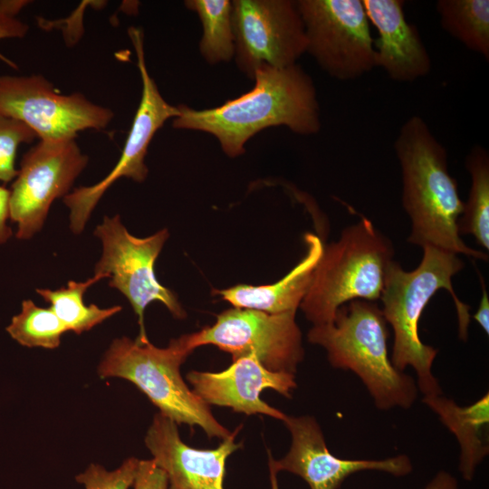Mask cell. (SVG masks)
<instances>
[{"instance_id":"obj_1","label":"cell","mask_w":489,"mask_h":489,"mask_svg":"<svg viewBox=\"0 0 489 489\" xmlns=\"http://www.w3.org/2000/svg\"><path fill=\"white\" fill-rule=\"evenodd\" d=\"M249 91L224 104L195 110L178 104L172 126L206 132L218 140L227 157H239L259 131L285 126L298 135L317 134L321 127L320 105L312 77L299 65L263 66L254 75Z\"/></svg>"},{"instance_id":"obj_2","label":"cell","mask_w":489,"mask_h":489,"mask_svg":"<svg viewBox=\"0 0 489 489\" xmlns=\"http://www.w3.org/2000/svg\"><path fill=\"white\" fill-rule=\"evenodd\" d=\"M394 149L402 173V206L411 221L408 242L487 261L458 233L464 202L457 181L449 173L446 148L423 118L413 115L403 123Z\"/></svg>"},{"instance_id":"obj_3","label":"cell","mask_w":489,"mask_h":489,"mask_svg":"<svg viewBox=\"0 0 489 489\" xmlns=\"http://www.w3.org/2000/svg\"><path fill=\"white\" fill-rule=\"evenodd\" d=\"M464 266L458 254L427 245L423 247V257L416 269L405 271L393 260L386 270L379 300L384 318L394 334L390 360L399 371L408 367L414 369L418 392L423 397L440 395L443 390L432 372L438 350L420 339L421 315L435 293L446 289L455 306L458 337L464 341L467 340L470 308L460 301L452 284V278Z\"/></svg>"},{"instance_id":"obj_4","label":"cell","mask_w":489,"mask_h":489,"mask_svg":"<svg viewBox=\"0 0 489 489\" xmlns=\"http://www.w3.org/2000/svg\"><path fill=\"white\" fill-rule=\"evenodd\" d=\"M388 335L379 304L353 300L338 309L333 322L313 325L307 339L326 350L332 368L353 372L378 409H408L418 397V388L412 376L392 365Z\"/></svg>"},{"instance_id":"obj_5","label":"cell","mask_w":489,"mask_h":489,"mask_svg":"<svg viewBox=\"0 0 489 489\" xmlns=\"http://www.w3.org/2000/svg\"><path fill=\"white\" fill-rule=\"evenodd\" d=\"M394 251L390 239L365 216L345 227L337 241L323 244L300 305L306 319L313 325L327 324L350 301H379Z\"/></svg>"},{"instance_id":"obj_6","label":"cell","mask_w":489,"mask_h":489,"mask_svg":"<svg viewBox=\"0 0 489 489\" xmlns=\"http://www.w3.org/2000/svg\"><path fill=\"white\" fill-rule=\"evenodd\" d=\"M186 334L164 348L149 340L114 339L103 354L97 373L101 379L120 378L134 384L159 413L178 424L201 427L208 437L225 439L231 432L213 416L209 406L184 381L180 366L192 353Z\"/></svg>"},{"instance_id":"obj_7","label":"cell","mask_w":489,"mask_h":489,"mask_svg":"<svg viewBox=\"0 0 489 489\" xmlns=\"http://www.w3.org/2000/svg\"><path fill=\"white\" fill-rule=\"evenodd\" d=\"M94 235L102 245L94 273L106 274L109 286L120 292L129 301L138 316L139 339L149 340L144 312L153 302L165 305L176 319L187 317L176 293L158 282L154 271L155 262L169 236L167 228L147 237H137L128 231L120 215L104 216L95 227Z\"/></svg>"},{"instance_id":"obj_8","label":"cell","mask_w":489,"mask_h":489,"mask_svg":"<svg viewBox=\"0 0 489 489\" xmlns=\"http://www.w3.org/2000/svg\"><path fill=\"white\" fill-rule=\"evenodd\" d=\"M306 53L330 77L360 78L377 67L374 39L362 0H297Z\"/></svg>"},{"instance_id":"obj_9","label":"cell","mask_w":489,"mask_h":489,"mask_svg":"<svg viewBox=\"0 0 489 489\" xmlns=\"http://www.w3.org/2000/svg\"><path fill=\"white\" fill-rule=\"evenodd\" d=\"M296 311L282 313L232 308L217 315L216 322L186 334L194 350L215 345L232 355V361L254 355L262 365L274 372L296 374L304 359L302 331Z\"/></svg>"},{"instance_id":"obj_10","label":"cell","mask_w":489,"mask_h":489,"mask_svg":"<svg viewBox=\"0 0 489 489\" xmlns=\"http://www.w3.org/2000/svg\"><path fill=\"white\" fill-rule=\"evenodd\" d=\"M88 161L76 138L40 140L23 155L9 202L17 239H31L42 230L53 202L70 193Z\"/></svg>"},{"instance_id":"obj_11","label":"cell","mask_w":489,"mask_h":489,"mask_svg":"<svg viewBox=\"0 0 489 489\" xmlns=\"http://www.w3.org/2000/svg\"><path fill=\"white\" fill-rule=\"evenodd\" d=\"M128 34L135 49L142 82L141 98L121 156L111 171L98 183L75 187L63 197L70 211L69 226L80 235L105 192L120 177L143 182L149 173L145 158L156 132L171 118L179 115L177 106L168 104L149 75L144 53V35L139 27L130 26Z\"/></svg>"},{"instance_id":"obj_12","label":"cell","mask_w":489,"mask_h":489,"mask_svg":"<svg viewBox=\"0 0 489 489\" xmlns=\"http://www.w3.org/2000/svg\"><path fill=\"white\" fill-rule=\"evenodd\" d=\"M0 114L29 126L40 140L76 138L88 129H105L114 117L81 92L64 95L40 74L0 75Z\"/></svg>"},{"instance_id":"obj_13","label":"cell","mask_w":489,"mask_h":489,"mask_svg":"<svg viewBox=\"0 0 489 489\" xmlns=\"http://www.w3.org/2000/svg\"><path fill=\"white\" fill-rule=\"evenodd\" d=\"M235 62L250 79L263 66L296 64L306 53L304 26L296 1L234 0Z\"/></svg>"},{"instance_id":"obj_14","label":"cell","mask_w":489,"mask_h":489,"mask_svg":"<svg viewBox=\"0 0 489 489\" xmlns=\"http://www.w3.org/2000/svg\"><path fill=\"white\" fill-rule=\"evenodd\" d=\"M292 436L288 453L275 460L268 450V464L279 473L300 476L310 489H339L351 475L376 471L395 477L413 472V463L405 454L382 459H344L331 454L318 421L312 416H287L283 421Z\"/></svg>"},{"instance_id":"obj_15","label":"cell","mask_w":489,"mask_h":489,"mask_svg":"<svg viewBox=\"0 0 489 489\" xmlns=\"http://www.w3.org/2000/svg\"><path fill=\"white\" fill-rule=\"evenodd\" d=\"M241 428L215 449H198L186 445L177 424L158 412L147 431L145 445L151 459L166 473L170 489H225L226 459L243 445L235 442Z\"/></svg>"},{"instance_id":"obj_16","label":"cell","mask_w":489,"mask_h":489,"mask_svg":"<svg viewBox=\"0 0 489 489\" xmlns=\"http://www.w3.org/2000/svg\"><path fill=\"white\" fill-rule=\"evenodd\" d=\"M187 379L204 402L232 408L245 415L263 414L283 421L287 415L261 398L271 388L291 398L297 388L295 375L265 369L254 355L233 361L220 372L192 370Z\"/></svg>"},{"instance_id":"obj_17","label":"cell","mask_w":489,"mask_h":489,"mask_svg":"<svg viewBox=\"0 0 489 489\" xmlns=\"http://www.w3.org/2000/svg\"><path fill=\"white\" fill-rule=\"evenodd\" d=\"M379 33L374 41L377 67L396 82H414L431 71V59L416 25L408 23L402 0H362Z\"/></svg>"},{"instance_id":"obj_18","label":"cell","mask_w":489,"mask_h":489,"mask_svg":"<svg viewBox=\"0 0 489 489\" xmlns=\"http://www.w3.org/2000/svg\"><path fill=\"white\" fill-rule=\"evenodd\" d=\"M304 241L306 254L279 281L264 285L237 284L213 292L235 308L267 313L297 311L310 288L324 244L320 236L312 233L304 235Z\"/></svg>"},{"instance_id":"obj_19","label":"cell","mask_w":489,"mask_h":489,"mask_svg":"<svg viewBox=\"0 0 489 489\" xmlns=\"http://www.w3.org/2000/svg\"><path fill=\"white\" fill-rule=\"evenodd\" d=\"M422 402L455 436L460 448L458 471L465 481H472L477 467L489 454V393L467 406L458 405L443 394L423 397Z\"/></svg>"},{"instance_id":"obj_20","label":"cell","mask_w":489,"mask_h":489,"mask_svg":"<svg viewBox=\"0 0 489 489\" xmlns=\"http://www.w3.org/2000/svg\"><path fill=\"white\" fill-rule=\"evenodd\" d=\"M108 279L103 273H94L85 281H69L66 286L56 290L37 288L35 291L68 329L75 334L91 331L95 326L114 316L122 310L120 305L101 308L94 303L86 305L83 296L96 283Z\"/></svg>"},{"instance_id":"obj_21","label":"cell","mask_w":489,"mask_h":489,"mask_svg":"<svg viewBox=\"0 0 489 489\" xmlns=\"http://www.w3.org/2000/svg\"><path fill=\"white\" fill-rule=\"evenodd\" d=\"M471 187L458 218L460 235H472L476 243L489 250V154L480 145L474 146L465 158Z\"/></svg>"},{"instance_id":"obj_22","label":"cell","mask_w":489,"mask_h":489,"mask_svg":"<svg viewBox=\"0 0 489 489\" xmlns=\"http://www.w3.org/2000/svg\"><path fill=\"white\" fill-rule=\"evenodd\" d=\"M436 8L447 34L489 60L488 0H438Z\"/></svg>"},{"instance_id":"obj_23","label":"cell","mask_w":489,"mask_h":489,"mask_svg":"<svg viewBox=\"0 0 489 489\" xmlns=\"http://www.w3.org/2000/svg\"><path fill=\"white\" fill-rule=\"evenodd\" d=\"M184 4L201 23L199 52L204 60L209 64L231 61L235 56L232 1L187 0Z\"/></svg>"},{"instance_id":"obj_24","label":"cell","mask_w":489,"mask_h":489,"mask_svg":"<svg viewBox=\"0 0 489 489\" xmlns=\"http://www.w3.org/2000/svg\"><path fill=\"white\" fill-rule=\"evenodd\" d=\"M5 331L22 346L53 350L60 346L68 329L50 307L37 306L27 299L22 302L21 312L13 316Z\"/></svg>"},{"instance_id":"obj_25","label":"cell","mask_w":489,"mask_h":489,"mask_svg":"<svg viewBox=\"0 0 489 489\" xmlns=\"http://www.w3.org/2000/svg\"><path fill=\"white\" fill-rule=\"evenodd\" d=\"M36 138V133L23 121L0 114V181L7 183L15 178L18 147Z\"/></svg>"},{"instance_id":"obj_26","label":"cell","mask_w":489,"mask_h":489,"mask_svg":"<svg viewBox=\"0 0 489 489\" xmlns=\"http://www.w3.org/2000/svg\"><path fill=\"white\" fill-rule=\"evenodd\" d=\"M139 459L129 457L114 470H108L99 464H90L75 476V481L84 489H129L135 478Z\"/></svg>"},{"instance_id":"obj_27","label":"cell","mask_w":489,"mask_h":489,"mask_svg":"<svg viewBox=\"0 0 489 489\" xmlns=\"http://www.w3.org/2000/svg\"><path fill=\"white\" fill-rule=\"evenodd\" d=\"M31 1L0 0V40L23 38L28 32V25L19 19L18 14ZM0 60L16 69L17 65L0 53Z\"/></svg>"},{"instance_id":"obj_28","label":"cell","mask_w":489,"mask_h":489,"mask_svg":"<svg viewBox=\"0 0 489 489\" xmlns=\"http://www.w3.org/2000/svg\"><path fill=\"white\" fill-rule=\"evenodd\" d=\"M133 489H170L166 473L152 459L139 460Z\"/></svg>"},{"instance_id":"obj_29","label":"cell","mask_w":489,"mask_h":489,"mask_svg":"<svg viewBox=\"0 0 489 489\" xmlns=\"http://www.w3.org/2000/svg\"><path fill=\"white\" fill-rule=\"evenodd\" d=\"M9 202L10 189L0 186V244H5L13 235L7 225V220L10 219Z\"/></svg>"},{"instance_id":"obj_30","label":"cell","mask_w":489,"mask_h":489,"mask_svg":"<svg viewBox=\"0 0 489 489\" xmlns=\"http://www.w3.org/2000/svg\"><path fill=\"white\" fill-rule=\"evenodd\" d=\"M479 274L480 283L482 285V297L477 307L476 312L473 315V318L484 330V331L489 334V298L486 291L485 283L483 277Z\"/></svg>"},{"instance_id":"obj_31","label":"cell","mask_w":489,"mask_h":489,"mask_svg":"<svg viewBox=\"0 0 489 489\" xmlns=\"http://www.w3.org/2000/svg\"><path fill=\"white\" fill-rule=\"evenodd\" d=\"M424 489H458V481L451 473L439 470Z\"/></svg>"},{"instance_id":"obj_32","label":"cell","mask_w":489,"mask_h":489,"mask_svg":"<svg viewBox=\"0 0 489 489\" xmlns=\"http://www.w3.org/2000/svg\"><path fill=\"white\" fill-rule=\"evenodd\" d=\"M269 466V472H270V482H271V489H279L278 486V481H277V472L273 469V467L268 464Z\"/></svg>"}]
</instances>
